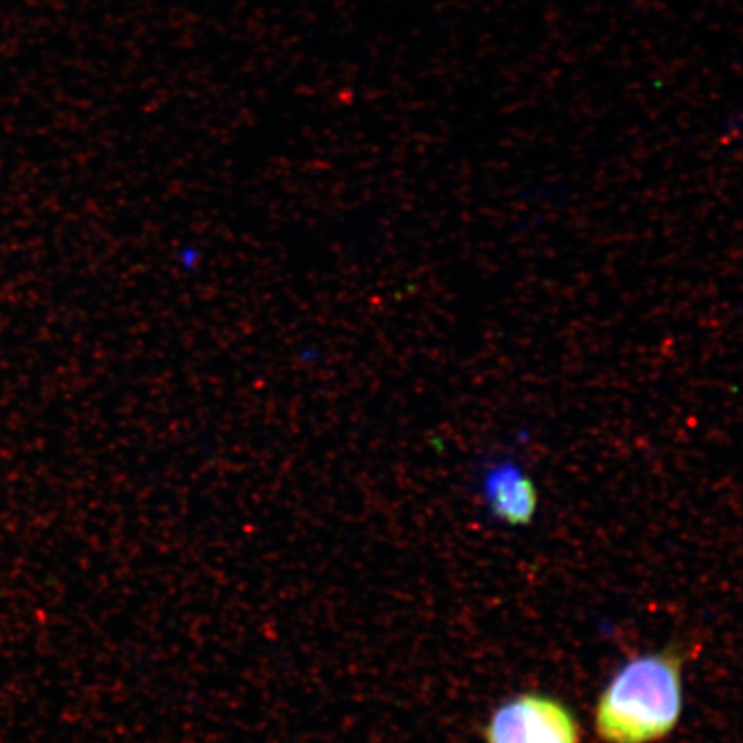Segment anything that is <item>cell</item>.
I'll return each mask as SVG.
<instances>
[{"label":"cell","instance_id":"6da1fadb","mask_svg":"<svg viewBox=\"0 0 743 743\" xmlns=\"http://www.w3.org/2000/svg\"><path fill=\"white\" fill-rule=\"evenodd\" d=\"M683 713V658L670 647L630 659L604 687L594 726L604 743H654L673 733Z\"/></svg>","mask_w":743,"mask_h":743},{"label":"cell","instance_id":"7a4b0ae2","mask_svg":"<svg viewBox=\"0 0 743 743\" xmlns=\"http://www.w3.org/2000/svg\"><path fill=\"white\" fill-rule=\"evenodd\" d=\"M572 709L551 695L527 692L504 702L484 726L486 743H580Z\"/></svg>","mask_w":743,"mask_h":743},{"label":"cell","instance_id":"3957f363","mask_svg":"<svg viewBox=\"0 0 743 743\" xmlns=\"http://www.w3.org/2000/svg\"><path fill=\"white\" fill-rule=\"evenodd\" d=\"M482 491L492 515L508 525H529L537 510V489L515 461H499L482 479Z\"/></svg>","mask_w":743,"mask_h":743}]
</instances>
